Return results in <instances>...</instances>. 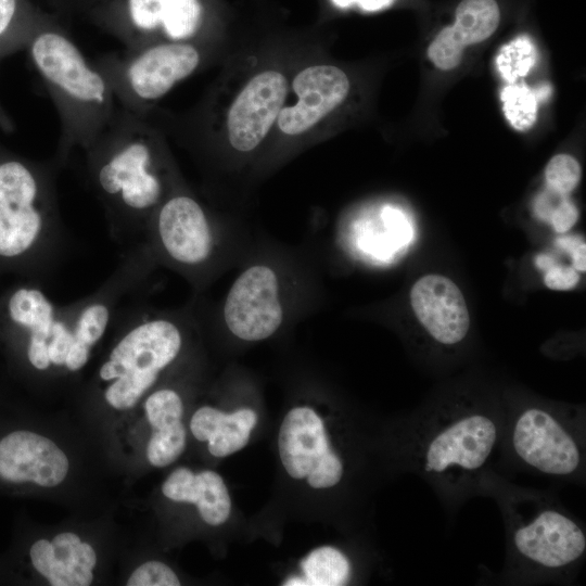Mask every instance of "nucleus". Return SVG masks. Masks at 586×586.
Returning a JSON list of instances; mask_svg holds the SVG:
<instances>
[{
    "instance_id": "obj_35",
    "label": "nucleus",
    "mask_w": 586,
    "mask_h": 586,
    "mask_svg": "<svg viewBox=\"0 0 586 586\" xmlns=\"http://www.w3.org/2000/svg\"><path fill=\"white\" fill-rule=\"evenodd\" d=\"M536 265L543 270H547L551 266L556 265L555 259L546 254H540L536 257Z\"/></svg>"
},
{
    "instance_id": "obj_25",
    "label": "nucleus",
    "mask_w": 586,
    "mask_h": 586,
    "mask_svg": "<svg viewBox=\"0 0 586 586\" xmlns=\"http://www.w3.org/2000/svg\"><path fill=\"white\" fill-rule=\"evenodd\" d=\"M536 59L537 52L532 40L526 36H520L499 50L496 65L501 77L513 84L530 72Z\"/></svg>"
},
{
    "instance_id": "obj_14",
    "label": "nucleus",
    "mask_w": 586,
    "mask_h": 586,
    "mask_svg": "<svg viewBox=\"0 0 586 586\" xmlns=\"http://www.w3.org/2000/svg\"><path fill=\"white\" fill-rule=\"evenodd\" d=\"M69 461L49 437L18 430L0 440V477L10 483L55 487L67 476Z\"/></svg>"
},
{
    "instance_id": "obj_23",
    "label": "nucleus",
    "mask_w": 586,
    "mask_h": 586,
    "mask_svg": "<svg viewBox=\"0 0 586 586\" xmlns=\"http://www.w3.org/2000/svg\"><path fill=\"white\" fill-rule=\"evenodd\" d=\"M39 26L26 16L22 0H0V58L25 50Z\"/></svg>"
},
{
    "instance_id": "obj_16",
    "label": "nucleus",
    "mask_w": 586,
    "mask_h": 586,
    "mask_svg": "<svg viewBox=\"0 0 586 586\" xmlns=\"http://www.w3.org/2000/svg\"><path fill=\"white\" fill-rule=\"evenodd\" d=\"M412 310L441 345L460 344L470 327L469 310L459 288L442 275H426L411 288Z\"/></svg>"
},
{
    "instance_id": "obj_7",
    "label": "nucleus",
    "mask_w": 586,
    "mask_h": 586,
    "mask_svg": "<svg viewBox=\"0 0 586 586\" xmlns=\"http://www.w3.org/2000/svg\"><path fill=\"white\" fill-rule=\"evenodd\" d=\"M504 435L496 471L586 483V415L583 405L530 396H502Z\"/></svg>"
},
{
    "instance_id": "obj_13",
    "label": "nucleus",
    "mask_w": 586,
    "mask_h": 586,
    "mask_svg": "<svg viewBox=\"0 0 586 586\" xmlns=\"http://www.w3.org/2000/svg\"><path fill=\"white\" fill-rule=\"evenodd\" d=\"M286 91V78L272 69L244 86L227 115L228 140L235 151L251 152L259 145L282 110Z\"/></svg>"
},
{
    "instance_id": "obj_4",
    "label": "nucleus",
    "mask_w": 586,
    "mask_h": 586,
    "mask_svg": "<svg viewBox=\"0 0 586 586\" xmlns=\"http://www.w3.org/2000/svg\"><path fill=\"white\" fill-rule=\"evenodd\" d=\"M480 496L493 499L505 527L504 585L572 584L586 558L584 523L551 489L519 485L497 471L482 481Z\"/></svg>"
},
{
    "instance_id": "obj_8",
    "label": "nucleus",
    "mask_w": 586,
    "mask_h": 586,
    "mask_svg": "<svg viewBox=\"0 0 586 586\" xmlns=\"http://www.w3.org/2000/svg\"><path fill=\"white\" fill-rule=\"evenodd\" d=\"M141 298L115 323L114 342L97 371L103 399L116 410L133 408L180 359L196 321L190 309H156Z\"/></svg>"
},
{
    "instance_id": "obj_9",
    "label": "nucleus",
    "mask_w": 586,
    "mask_h": 586,
    "mask_svg": "<svg viewBox=\"0 0 586 586\" xmlns=\"http://www.w3.org/2000/svg\"><path fill=\"white\" fill-rule=\"evenodd\" d=\"M224 241L213 216L179 181L152 214L141 242L156 267L178 272L200 290L220 267Z\"/></svg>"
},
{
    "instance_id": "obj_10",
    "label": "nucleus",
    "mask_w": 586,
    "mask_h": 586,
    "mask_svg": "<svg viewBox=\"0 0 586 586\" xmlns=\"http://www.w3.org/2000/svg\"><path fill=\"white\" fill-rule=\"evenodd\" d=\"M202 62L189 41H160L99 55L92 63L110 84L117 104L140 117Z\"/></svg>"
},
{
    "instance_id": "obj_27",
    "label": "nucleus",
    "mask_w": 586,
    "mask_h": 586,
    "mask_svg": "<svg viewBox=\"0 0 586 586\" xmlns=\"http://www.w3.org/2000/svg\"><path fill=\"white\" fill-rule=\"evenodd\" d=\"M545 177L548 188L568 195L581 179V166L573 156L558 154L547 164Z\"/></svg>"
},
{
    "instance_id": "obj_12",
    "label": "nucleus",
    "mask_w": 586,
    "mask_h": 586,
    "mask_svg": "<svg viewBox=\"0 0 586 586\" xmlns=\"http://www.w3.org/2000/svg\"><path fill=\"white\" fill-rule=\"evenodd\" d=\"M278 450L286 473L305 479L315 489H328L345 479V460L331 445L326 425L310 407L292 408L283 418Z\"/></svg>"
},
{
    "instance_id": "obj_24",
    "label": "nucleus",
    "mask_w": 586,
    "mask_h": 586,
    "mask_svg": "<svg viewBox=\"0 0 586 586\" xmlns=\"http://www.w3.org/2000/svg\"><path fill=\"white\" fill-rule=\"evenodd\" d=\"M202 17L200 0H170L163 15L160 37L167 41H188L199 33Z\"/></svg>"
},
{
    "instance_id": "obj_22",
    "label": "nucleus",
    "mask_w": 586,
    "mask_h": 586,
    "mask_svg": "<svg viewBox=\"0 0 586 586\" xmlns=\"http://www.w3.org/2000/svg\"><path fill=\"white\" fill-rule=\"evenodd\" d=\"M500 11L495 0H462L456 20L448 26L451 37L463 48L487 39L497 28Z\"/></svg>"
},
{
    "instance_id": "obj_32",
    "label": "nucleus",
    "mask_w": 586,
    "mask_h": 586,
    "mask_svg": "<svg viewBox=\"0 0 586 586\" xmlns=\"http://www.w3.org/2000/svg\"><path fill=\"white\" fill-rule=\"evenodd\" d=\"M557 243L571 254L574 269L578 271L586 270V245L579 238L564 237L558 239Z\"/></svg>"
},
{
    "instance_id": "obj_29",
    "label": "nucleus",
    "mask_w": 586,
    "mask_h": 586,
    "mask_svg": "<svg viewBox=\"0 0 586 586\" xmlns=\"http://www.w3.org/2000/svg\"><path fill=\"white\" fill-rule=\"evenodd\" d=\"M463 47L450 35L447 27L443 28L428 48V56L432 63L443 71L458 66L461 61Z\"/></svg>"
},
{
    "instance_id": "obj_5",
    "label": "nucleus",
    "mask_w": 586,
    "mask_h": 586,
    "mask_svg": "<svg viewBox=\"0 0 586 586\" xmlns=\"http://www.w3.org/2000/svg\"><path fill=\"white\" fill-rule=\"evenodd\" d=\"M25 50L60 119L52 156L62 168L75 151H85L110 124L117 102L104 75L62 30L40 25Z\"/></svg>"
},
{
    "instance_id": "obj_1",
    "label": "nucleus",
    "mask_w": 586,
    "mask_h": 586,
    "mask_svg": "<svg viewBox=\"0 0 586 586\" xmlns=\"http://www.w3.org/2000/svg\"><path fill=\"white\" fill-rule=\"evenodd\" d=\"M502 435V396L460 390L432 397L403 417L391 434L390 453L398 469L431 487L453 520L496 471Z\"/></svg>"
},
{
    "instance_id": "obj_30",
    "label": "nucleus",
    "mask_w": 586,
    "mask_h": 586,
    "mask_svg": "<svg viewBox=\"0 0 586 586\" xmlns=\"http://www.w3.org/2000/svg\"><path fill=\"white\" fill-rule=\"evenodd\" d=\"M579 281L576 269L568 266L553 265L546 270L544 282L551 290H570Z\"/></svg>"
},
{
    "instance_id": "obj_3",
    "label": "nucleus",
    "mask_w": 586,
    "mask_h": 586,
    "mask_svg": "<svg viewBox=\"0 0 586 586\" xmlns=\"http://www.w3.org/2000/svg\"><path fill=\"white\" fill-rule=\"evenodd\" d=\"M84 154L111 237L128 247L141 242L152 214L179 182L154 125L118 105Z\"/></svg>"
},
{
    "instance_id": "obj_26",
    "label": "nucleus",
    "mask_w": 586,
    "mask_h": 586,
    "mask_svg": "<svg viewBox=\"0 0 586 586\" xmlns=\"http://www.w3.org/2000/svg\"><path fill=\"white\" fill-rule=\"evenodd\" d=\"M504 113L518 130L530 128L537 116V99L524 85H509L501 91Z\"/></svg>"
},
{
    "instance_id": "obj_33",
    "label": "nucleus",
    "mask_w": 586,
    "mask_h": 586,
    "mask_svg": "<svg viewBox=\"0 0 586 586\" xmlns=\"http://www.w3.org/2000/svg\"><path fill=\"white\" fill-rule=\"evenodd\" d=\"M391 2L392 0H356V3L366 11H378L390 5Z\"/></svg>"
},
{
    "instance_id": "obj_28",
    "label": "nucleus",
    "mask_w": 586,
    "mask_h": 586,
    "mask_svg": "<svg viewBox=\"0 0 586 586\" xmlns=\"http://www.w3.org/2000/svg\"><path fill=\"white\" fill-rule=\"evenodd\" d=\"M127 586H179L177 574L167 564L151 560L140 564L130 574Z\"/></svg>"
},
{
    "instance_id": "obj_15",
    "label": "nucleus",
    "mask_w": 586,
    "mask_h": 586,
    "mask_svg": "<svg viewBox=\"0 0 586 586\" xmlns=\"http://www.w3.org/2000/svg\"><path fill=\"white\" fill-rule=\"evenodd\" d=\"M293 89L296 104L282 107L277 118L280 130L289 136L306 132L335 110L348 94L349 80L334 65H313L295 76Z\"/></svg>"
},
{
    "instance_id": "obj_6",
    "label": "nucleus",
    "mask_w": 586,
    "mask_h": 586,
    "mask_svg": "<svg viewBox=\"0 0 586 586\" xmlns=\"http://www.w3.org/2000/svg\"><path fill=\"white\" fill-rule=\"evenodd\" d=\"M53 157L30 161L0 146V258L26 260L37 273H54L67 249Z\"/></svg>"
},
{
    "instance_id": "obj_20",
    "label": "nucleus",
    "mask_w": 586,
    "mask_h": 586,
    "mask_svg": "<svg viewBox=\"0 0 586 586\" xmlns=\"http://www.w3.org/2000/svg\"><path fill=\"white\" fill-rule=\"evenodd\" d=\"M256 423L257 413L251 408L225 412L202 406L192 415L190 430L198 441L207 442L212 456L225 458L246 446Z\"/></svg>"
},
{
    "instance_id": "obj_19",
    "label": "nucleus",
    "mask_w": 586,
    "mask_h": 586,
    "mask_svg": "<svg viewBox=\"0 0 586 586\" xmlns=\"http://www.w3.org/2000/svg\"><path fill=\"white\" fill-rule=\"evenodd\" d=\"M162 493L173 501L195 505L202 520L212 526L224 524L231 512L228 488L212 470L194 473L189 468H177L164 481Z\"/></svg>"
},
{
    "instance_id": "obj_2",
    "label": "nucleus",
    "mask_w": 586,
    "mask_h": 586,
    "mask_svg": "<svg viewBox=\"0 0 586 586\" xmlns=\"http://www.w3.org/2000/svg\"><path fill=\"white\" fill-rule=\"evenodd\" d=\"M156 265L142 242L126 249L113 272L92 293L67 305L54 303L39 286L14 290L8 320L26 335V357L38 372L77 373L125 309L141 298Z\"/></svg>"
},
{
    "instance_id": "obj_37",
    "label": "nucleus",
    "mask_w": 586,
    "mask_h": 586,
    "mask_svg": "<svg viewBox=\"0 0 586 586\" xmlns=\"http://www.w3.org/2000/svg\"><path fill=\"white\" fill-rule=\"evenodd\" d=\"M333 3L340 8H346L354 3H356V0H332Z\"/></svg>"
},
{
    "instance_id": "obj_17",
    "label": "nucleus",
    "mask_w": 586,
    "mask_h": 586,
    "mask_svg": "<svg viewBox=\"0 0 586 586\" xmlns=\"http://www.w3.org/2000/svg\"><path fill=\"white\" fill-rule=\"evenodd\" d=\"M29 557L35 570L52 586H88L97 565L94 548L73 532H62L50 542L36 540Z\"/></svg>"
},
{
    "instance_id": "obj_31",
    "label": "nucleus",
    "mask_w": 586,
    "mask_h": 586,
    "mask_svg": "<svg viewBox=\"0 0 586 586\" xmlns=\"http://www.w3.org/2000/svg\"><path fill=\"white\" fill-rule=\"evenodd\" d=\"M578 218L576 206L565 196L552 212L549 221L556 232L569 231Z\"/></svg>"
},
{
    "instance_id": "obj_34",
    "label": "nucleus",
    "mask_w": 586,
    "mask_h": 586,
    "mask_svg": "<svg viewBox=\"0 0 586 586\" xmlns=\"http://www.w3.org/2000/svg\"><path fill=\"white\" fill-rule=\"evenodd\" d=\"M13 129L14 123L0 102V130L12 132Z\"/></svg>"
},
{
    "instance_id": "obj_21",
    "label": "nucleus",
    "mask_w": 586,
    "mask_h": 586,
    "mask_svg": "<svg viewBox=\"0 0 586 586\" xmlns=\"http://www.w3.org/2000/svg\"><path fill=\"white\" fill-rule=\"evenodd\" d=\"M303 577H291L284 585L291 586H341L353 577V564L343 551L323 546L314 549L301 562Z\"/></svg>"
},
{
    "instance_id": "obj_18",
    "label": "nucleus",
    "mask_w": 586,
    "mask_h": 586,
    "mask_svg": "<svg viewBox=\"0 0 586 586\" xmlns=\"http://www.w3.org/2000/svg\"><path fill=\"white\" fill-rule=\"evenodd\" d=\"M183 410L182 397L173 387L151 390L146 394L144 411L152 428L146 458L153 467H167L183 453L187 443Z\"/></svg>"
},
{
    "instance_id": "obj_36",
    "label": "nucleus",
    "mask_w": 586,
    "mask_h": 586,
    "mask_svg": "<svg viewBox=\"0 0 586 586\" xmlns=\"http://www.w3.org/2000/svg\"><path fill=\"white\" fill-rule=\"evenodd\" d=\"M549 93H550V88L548 86H543L539 89H537L536 91H534V94H535L537 101L546 99Z\"/></svg>"
},
{
    "instance_id": "obj_11",
    "label": "nucleus",
    "mask_w": 586,
    "mask_h": 586,
    "mask_svg": "<svg viewBox=\"0 0 586 586\" xmlns=\"http://www.w3.org/2000/svg\"><path fill=\"white\" fill-rule=\"evenodd\" d=\"M292 292L284 268L271 259L256 258L229 286L220 307V321L240 341H265L290 318Z\"/></svg>"
}]
</instances>
